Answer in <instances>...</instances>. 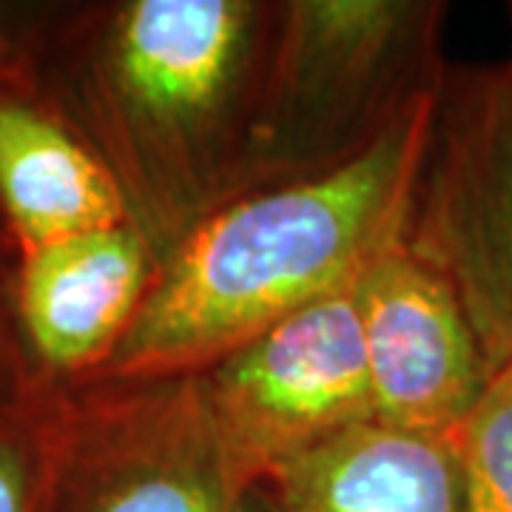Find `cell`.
<instances>
[{
  "label": "cell",
  "mask_w": 512,
  "mask_h": 512,
  "mask_svg": "<svg viewBox=\"0 0 512 512\" xmlns=\"http://www.w3.org/2000/svg\"><path fill=\"white\" fill-rule=\"evenodd\" d=\"M404 242L456 291L493 367L512 362V74L441 77Z\"/></svg>",
  "instance_id": "5b68a950"
},
{
  "label": "cell",
  "mask_w": 512,
  "mask_h": 512,
  "mask_svg": "<svg viewBox=\"0 0 512 512\" xmlns=\"http://www.w3.org/2000/svg\"><path fill=\"white\" fill-rule=\"evenodd\" d=\"M279 512H464L453 433L373 419L285 464L271 481Z\"/></svg>",
  "instance_id": "9c48e42d"
},
{
  "label": "cell",
  "mask_w": 512,
  "mask_h": 512,
  "mask_svg": "<svg viewBox=\"0 0 512 512\" xmlns=\"http://www.w3.org/2000/svg\"><path fill=\"white\" fill-rule=\"evenodd\" d=\"M200 379L239 461L271 487L285 464L376 419L356 285L282 319Z\"/></svg>",
  "instance_id": "8992f818"
},
{
  "label": "cell",
  "mask_w": 512,
  "mask_h": 512,
  "mask_svg": "<svg viewBox=\"0 0 512 512\" xmlns=\"http://www.w3.org/2000/svg\"><path fill=\"white\" fill-rule=\"evenodd\" d=\"M35 416L40 512H279L225 439L200 373L111 382Z\"/></svg>",
  "instance_id": "3957f363"
},
{
  "label": "cell",
  "mask_w": 512,
  "mask_h": 512,
  "mask_svg": "<svg viewBox=\"0 0 512 512\" xmlns=\"http://www.w3.org/2000/svg\"><path fill=\"white\" fill-rule=\"evenodd\" d=\"M507 72H510V74H512V63H510V66H507Z\"/></svg>",
  "instance_id": "9a60e30c"
},
{
  "label": "cell",
  "mask_w": 512,
  "mask_h": 512,
  "mask_svg": "<svg viewBox=\"0 0 512 512\" xmlns=\"http://www.w3.org/2000/svg\"><path fill=\"white\" fill-rule=\"evenodd\" d=\"M439 86L416 94L348 160L242 194L165 256L97 382L191 376L302 308L356 285L404 239Z\"/></svg>",
  "instance_id": "6da1fadb"
},
{
  "label": "cell",
  "mask_w": 512,
  "mask_h": 512,
  "mask_svg": "<svg viewBox=\"0 0 512 512\" xmlns=\"http://www.w3.org/2000/svg\"><path fill=\"white\" fill-rule=\"evenodd\" d=\"M464 512H512V362L498 367L453 433Z\"/></svg>",
  "instance_id": "8fae6325"
},
{
  "label": "cell",
  "mask_w": 512,
  "mask_h": 512,
  "mask_svg": "<svg viewBox=\"0 0 512 512\" xmlns=\"http://www.w3.org/2000/svg\"><path fill=\"white\" fill-rule=\"evenodd\" d=\"M439 6L390 0L291 3L259 74L248 183H285L348 160L350 128L387 123L424 89L433 69Z\"/></svg>",
  "instance_id": "277c9868"
},
{
  "label": "cell",
  "mask_w": 512,
  "mask_h": 512,
  "mask_svg": "<svg viewBox=\"0 0 512 512\" xmlns=\"http://www.w3.org/2000/svg\"><path fill=\"white\" fill-rule=\"evenodd\" d=\"M262 12L245 0H128L94 26L80 94L97 154L157 251L248 185Z\"/></svg>",
  "instance_id": "7a4b0ae2"
},
{
  "label": "cell",
  "mask_w": 512,
  "mask_h": 512,
  "mask_svg": "<svg viewBox=\"0 0 512 512\" xmlns=\"http://www.w3.org/2000/svg\"><path fill=\"white\" fill-rule=\"evenodd\" d=\"M43 447L37 416L26 410L0 416V512H40Z\"/></svg>",
  "instance_id": "7c38bea8"
},
{
  "label": "cell",
  "mask_w": 512,
  "mask_h": 512,
  "mask_svg": "<svg viewBox=\"0 0 512 512\" xmlns=\"http://www.w3.org/2000/svg\"><path fill=\"white\" fill-rule=\"evenodd\" d=\"M6 60V37H3V32H0V63Z\"/></svg>",
  "instance_id": "5bb4252c"
},
{
  "label": "cell",
  "mask_w": 512,
  "mask_h": 512,
  "mask_svg": "<svg viewBox=\"0 0 512 512\" xmlns=\"http://www.w3.org/2000/svg\"><path fill=\"white\" fill-rule=\"evenodd\" d=\"M0 208L20 254L131 220L97 148L55 111L0 89Z\"/></svg>",
  "instance_id": "30bf717a"
},
{
  "label": "cell",
  "mask_w": 512,
  "mask_h": 512,
  "mask_svg": "<svg viewBox=\"0 0 512 512\" xmlns=\"http://www.w3.org/2000/svg\"><path fill=\"white\" fill-rule=\"evenodd\" d=\"M20 256L18 313L35 359L55 376H94L146 302L157 251L123 222Z\"/></svg>",
  "instance_id": "ba28073f"
},
{
  "label": "cell",
  "mask_w": 512,
  "mask_h": 512,
  "mask_svg": "<svg viewBox=\"0 0 512 512\" xmlns=\"http://www.w3.org/2000/svg\"><path fill=\"white\" fill-rule=\"evenodd\" d=\"M20 410V376L15 367V353L0 328V416Z\"/></svg>",
  "instance_id": "4fadbf2b"
},
{
  "label": "cell",
  "mask_w": 512,
  "mask_h": 512,
  "mask_svg": "<svg viewBox=\"0 0 512 512\" xmlns=\"http://www.w3.org/2000/svg\"><path fill=\"white\" fill-rule=\"evenodd\" d=\"M376 419L450 436L493 367L450 282L399 239L356 282Z\"/></svg>",
  "instance_id": "52a82bcc"
}]
</instances>
